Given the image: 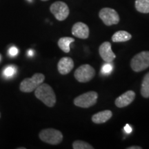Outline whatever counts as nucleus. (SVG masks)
I'll return each mask as SVG.
<instances>
[{
    "label": "nucleus",
    "mask_w": 149,
    "mask_h": 149,
    "mask_svg": "<svg viewBox=\"0 0 149 149\" xmlns=\"http://www.w3.org/2000/svg\"><path fill=\"white\" fill-rule=\"evenodd\" d=\"M29 56H33V51H31V50L29 51Z\"/></svg>",
    "instance_id": "b1692460"
},
{
    "label": "nucleus",
    "mask_w": 149,
    "mask_h": 149,
    "mask_svg": "<svg viewBox=\"0 0 149 149\" xmlns=\"http://www.w3.org/2000/svg\"><path fill=\"white\" fill-rule=\"evenodd\" d=\"M17 53L18 49L16 47H15V46H13V47H11L10 49H9V54H10L11 56H15L17 55Z\"/></svg>",
    "instance_id": "412c9836"
},
{
    "label": "nucleus",
    "mask_w": 149,
    "mask_h": 149,
    "mask_svg": "<svg viewBox=\"0 0 149 149\" xmlns=\"http://www.w3.org/2000/svg\"><path fill=\"white\" fill-rule=\"evenodd\" d=\"M127 149H141V146H130L127 148Z\"/></svg>",
    "instance_id": "5701e85b"
},
{
    "label": "nucleus",
    "mask_w": 149,
    "mask_h": 149,
    "mask_svg": "<svg viewBox=\"0 0 149 149\" xmlns=\"http://www.w3.org/2000/svg\"><path fill=\"white\" fill-rule=\"evenodd\" d=\"M135 98V93L133 91H128L121 95L115 100V106L118 108H124L130 105Z\"/></svg>",
    "instance_id": "9d476101"
},
{
    "label": "nucleus",
    "mask_w": 149,
    "mask_h": 149,
    "mask_svg": "<svg viewBox=\"0 0 149 149\" xmlns=\"http://www.w3.org/2000/svg\"><path fill=\"white\" fill-rule=\"evenodd\" d=\"M95 75L94 68L89 64H84L80 66L74 72L75 79L79 82L86 83L91 81Z\"/></svg>",
    "instance_id": "423d86ee"
},
{
    "label": "nucleus",
    "mask_w": 149,
    "mask_h": 149,
    "mask_svg": "<svg viewBox=\"0 0 149 149\" xmlns=\"http://www.w3.org/2000/svg\"><path fill=\"white\" fill-rule=\"evenodd\" d=\"M72 34L79 39H87L89 36V28L82 22H77L72 28Z\"/></svg>",
    "instance_id": "9b49d317"
},
{
    "label": "nucleus",
    "mask_w": 149,
    "mask_h": 149,
    "mask_svg": "<svg viewBox=\"0 0 149 149\" xmlns=\"http://www.w3.org/2000/svg\"><path fill=\"white\" fill-rule=\"evenodd\" d=\"M99 53L106 63H112L116 57V55L112 51L111 44L109 42L102 43L99 48Z\"/></svg>",
    "instance_id": "1a4fd4ad"
},
{
    "label": "nucleus",
    "mask_w": 149,
    "mask_h": 149,
    "mask_svg": "<svg viewBox=\"0 0 149 149\" xmlns=\"http://www.w3.org/2000/svg\"><path fill=\"white\" fill-rule=\"evenodd\" d=\"M98 94L95 91H88L74 98V104L80 108H90L97 103Z\"/></svg>",
    "instance_id": "39448f33"
},
{
    "label": "nucleus",
    "mask_w": 149,
    "mask_h": 149,
    "mask_svg": "<svg viewBox=\"0 0 149 149\" xmlns=\"http://www.w3.org/2000/svg\"><path fill=\"white\" fill-rule=\"evenodd\" d=\"M141 94L144 98L149 97V72L145 74L141 83Z\"/></svg>",
    "instance_id": "f3484780"
},
{
    "label": "nucleus",
    "mask_w": 149,
    "mask_h": 149,
    "mask_svg": "<svg viewBox=\"0 0 149 149\" xmlns=\"http://www.w3.org/2000/svg\"><path fill=\"white\" fill-rule=\"evenodd\" d=\"M0 117H1V113H0Z\"/></svg>",
    "instance_id": "a878e982"
},
{
    "label": "nucleus",
    "mask_w": 149,
    "mask_h": 149,
    "mask_svg": "<svg viewBox=\"0 0 149 149\" xmlns=\"http://www.w3.org/2000/svg\"><path fill=\"white\" fill-rule=\"evenodd\" d=\"M132 38V35L125 31H117L112 36V41L113 42H127Z\"/></svg>",
    "instance_id": "4468645a"
},
{
    "label": "nucleus",
    "mask_w": 149,
    "mask_h": 149,
    "mask_svg": "<svg viewBox=\"0 0 149 149\" xmlns=\"http://www.w3.org/2000/svg\"><path fill=\"white\" fill-rule=\"evenodd\" d=\"M130 66L135 72H141L149 67V51H142L135 55L130 61Z\"/></svg>",
    "instance_id": "20e7f679"
},
{
    "label": "nucleus",
    "mask_w": 149,
    "mask_h": 149,
    "mask_svg": "<svg viewBox=\"0 0 149 149\" xmlns=\"http://www.w3.org/2000/svg\"><path fill=\"white\" fill-rule=\"evenodd\" d=\"M73 42H74V39L72 37H61L58 40V46L61 51L66 53H68L70 51V44Z\"/></svg>",
    "instance_id": "2eb2a0df"
},
{
    "label": "nucleus",
    "mask_w": 149,
    "mask_h": 149,
    "mask_svg": "<svg viewBox=\"0 0 149 149\" xmlns=\"http://www.w3.org/2000/svg\"><path fill=\"white\" fill-rule=\"evenodd\" d=\"M113 116V113L109 110H105V111H100L97 113H95L93 115L92 121L93 123L96 124H104L107 122Z\"/></svg>",
    "instance_id": "ddd939ff"
},
{
    "label": "nucleus",
    "mask_w": 149,
    "mask_h": 149,
    "mask_svg": "<svg viewBox=\"0 0 149 149\" xmlns=\"http://www.w3.org/2000/svg\"><path fill=\"white\" fill-rule=\"evenodd\" d=\"M29 1H32V0H29Z\"/></svg>",
    "instance_id": "bb28decb"
},
{
    "label": "nucleus",
    "mask_w": 149,
    "mask_h": 149,
    "mask_svg": "<svg viewBox=\"0 0 149 149\" xmlns=\"http://www.w3.org/2000/svg\"><path fill=\"white\" fill-rule=\"evenodd\" d=\"M51 13L58 21H64L69 15L70 10L68 5L64 1H55L50 6Z\"/></svg>",
    "instance_id": "0eeeda50"
},
{
    "label": "nucleus",
    "mask_w": 149,
    "mask_h": 149,
    "mask_svg": "<svg viewBox=\"0 0 149 149\" xmlns=\"http://www.w3.org/2000/svg\"><path fill=\"white\" fill-rule=\"evenodd\" d=\"M16 68L13 66H8L3 70V74L6 77H11L16 73Z\"/></svg>",
    "instance_id": "6ab92c4d"
},
{
    "label": "nucleus",
    "mask_w": 149,
    "mask_h": 149,
    "mask_svg": "<svg viewBox=\"0 0 149 149\" xmlns=\"http://www.w3.org/2000/svg\"><path fill=\"white\" fill-rule=\"evenodd\" d=\"M135 8L141 13H149V0H135Z\"/></svg>",
    "instance_id": "dca6fc26"
},
{
    "label": "nucleus",
    "mask_w": 149,
    "mask_h": 149,
    "mask_svg": "<svg viewBox=\"0 0 149 149\" xmlns=\"http://www.w3.org/2000/svg\"><path fill=\"white\" fill-rule=\"evenodd\" d=\"M124 130H125L127 133H130L132 132V128L130 127L129 124H126L125 127H124Z\"/></svg>",
    "instance_id": "4be33fe9"
},
{
    "label": "nucleus",
    "mask_w": 149,
    "mask_h": 149,
    "mask_svg": "<svg viewBox=\"0 0 149 149\" xmlns=\"http://www.w3.org/2000/svg\"><path fill=\"white\" fill-rule=\"evenodd\" d=\"M45 76L42 73H35L31 78H26L20 83L19 89L23 93H31L35 91L41 84L44 82Z\"/></svg>",
    "instance_id": "f03ea898"
},
{
    "label": "nucleus",
    "mask_w": 149,
    "mask_h": 149,
    "mask_svg": "<svg viewBox=\"0 0 149 149\" xmlns=\"http://www.w3.org/2000/svg\"><path fill=\"white\" fill-rule=\"evenodd\" d=\"M35 95L48 107H53L56 103L55 92L47 84H41L35 90Z\"/></svg>",
    "instance_id": "f257e3e1"
},
{
    "label": "nucleus",
    "mask_w": 149,
    "mask_h": 149,
    "mask_svg": "<svg viewBox=\"0 0 149 149\" xmlns=\"http://www.w3.org/2000/svg\"><path fill=\"white\" fill-rule=\"evenodd\" d=\"M74 149H93L94 148L90 144L81 140H76L72 144Z\"/></svg>",
    "instance_id": "a211bd4d"
},
{
    "label": "nucleus",
    "mask_w": 149,
    "mask_h": 149,
    "mask_svg": "<svg viewBox=\"0 0 149 149\" xmlns=\"http://www.w3.org/2000/svg\"><path fill=\"white\" fill-rule=\"evenodd\" d=\"M99 17L107 26L117 24L120 22V16L114 9L111 8H104L99 13Z\"/></svg>",
    "instance_id": "6e6552de"
},
{
    "label": "nucleus",
    "mask_w": 149,
    "mask_h": 149,
    "mask_svg": "<svg viewBox=\"0 0 149 149\" xmlns=\"http://www.w3.org/2000/svg\"><path fill=\"white\" fill-rule=\"evenodd\" d=\"M41 1H48V0H41Z\"/></svg>",
    "instance_id": "393cba45"
},
{
    "label": "nucleus",
    "mask_w": 149,
    "mask_h": 149,
    "mask_svg": "<svg viewBox=\"0 0 149 149\" xmlns=\"http://www.w3.org/2000/svg\"><path fill=\"white\" fill-rule=\"evenodd\" d=\"M74 67V61L72 58L64 57L60 59L57 64V69L61 74H67L71 71Z\"/></svg>",
    "instance_id": "f8f14e48"
},
{
    "label": "nucleus",
    "mask_w": 149,
    "mask_h": 149,
    "mask_svg": "<svg viewBox=\"0 0 149 149\" xmlns=\"http://www.w3.org/2000/svg\"><path fill=\"white\" fill-rule=\"evenodd\" d=\"M113 70V66L111 63H107L102 66L101 72L104 74H109Z\"/></svg>",
    "instance_id": "aec40b11"
},
{
    "label": "nucleus",
    "mask_w": 149,
    "mask_h": 149,
    "mask_svg": "<svg viewBox=\"0 0 149 149\" xmlns=\"http://www.w3.org/2000/svg\"><path fill=\"white\" fill-rule=\"evenodd\" d=\"M41 140L51 145H57L62 141L63 135L58 130L46 128L42 130L39 134Z\"/></svg>",
    "instance_id": "7ed1b4c3"
}]
</instances>
